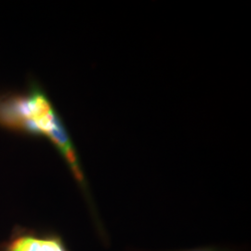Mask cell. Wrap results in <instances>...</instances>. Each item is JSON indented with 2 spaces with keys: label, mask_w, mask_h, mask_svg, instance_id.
<instances>
[{
  "label": "cell",
  "mask_w": 251,
  "mask_h": 251,
  "mask_svg": "<svg viewBox=\"0 0 251 251\" xmlns=\"http://www.w3.org/2000/svg\"><path fill=\"white\" fill-rule=\"evenodd\" d=\"M0 251H68L62 237L54 233H39L23 228L13 230Z\"/></svg>",
  "instance_id": "6da1fadb"
},
{
  "label": "cell",
  "mask_w": 251,
  "mask_h": 251,
  "mask_svg": "<svg viewBox=\"0 0 251 251\" xmlns=\"http://www.w3.org/2000/svg\"><path fill=\"white\" fill-rule=\"evenodd\" d=\"M218 251V250H214V249H198V250H192V251Z\"/></svg>",
  "instance_id": "7a4b0ae2"
}]
</instances>
